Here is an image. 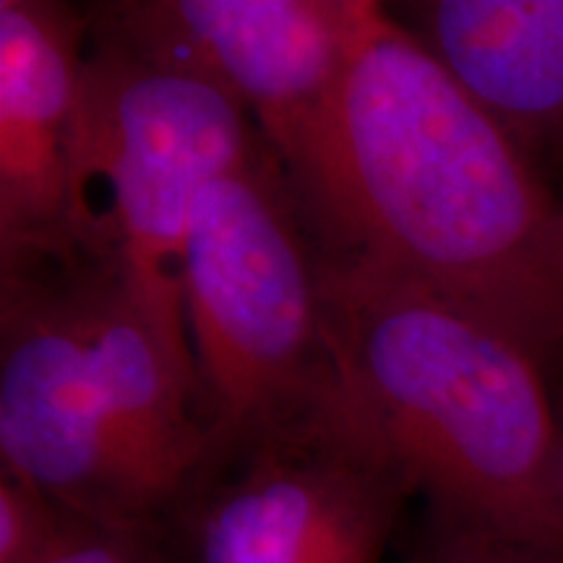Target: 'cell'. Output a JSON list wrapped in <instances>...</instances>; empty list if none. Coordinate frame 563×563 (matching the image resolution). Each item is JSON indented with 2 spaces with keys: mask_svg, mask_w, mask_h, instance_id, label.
I'll use <instances>...</instances> for the list:
<instances>
[{
  "mask_svg": "<svg viewBox=\"0 0 563 563\" xmlns=\"http://www.w3.org/2000/svg\"><path fill=\"white\" fill-rule=\"evenodd\" d=\"M334 256L407 277L545 363L563 352V203L412 32L373 5L277 150Z\"/></svg>",
  "mask_w": 563,
  "mask_h": 563,
  "instance_id": "cell-1",
  "label": "cell"
},
{
  "mask_svg": "<svg viewBox=\"0 0 563 563\" xmlns=\"http://www.w3.org/2000/svg\"><path fill=\"white\" fill-rule=\"evenodd\" d=\"M344 405L449 532L563 551L561 418L525 344L418 282L321 251Z\"/></svg>",
  "mask_w": 563,
  "mask_h": 563,
  "instance_id": "cell-2",
  "label": "cell"
},
{
  "mask_svg": "<svg viewBox=\"0 0 563 563\" xmlns=\"http://www.w3.org/2000/svg\"><path fill=\"white\" fill-rule=\"evenodd\" d=\"M183 302L211 462L298 426L340 394L321 251L269 141L201 191Z\"/></svg>",
  "mask_w": 563,
  "mask_h": 563,
  "instance_id": "cell-3",
  "label": "cell"
},
{
  "mask_svg": "<svg viewBox=\"0 0 563 563\" xmlns=\"http://www.w3.org/2000/svg\"><path fill=\"white\" fill-rule=\"evenodd\" d=\"M264 144L253 112L217 84L89 45L74 180L76 253L123 282L196 391L183 302L188 230L203 188Z\"/></svg>",
  "mask_w": 563,
  "mask_h": 563,
  "instance_id": "cell-4",
  "label": "cell"
},
{
  "mask_svg": "<svg viewBox=\"0 0 563 563\" xmlns=\"http://www.w3.org/2000/svg\"><path fill=\"white\" fill-rule=\"evenodd\" d=\"M70 256L0 269V467L91 525L152 534L162 506L89 350Z\"/></svg>",
  "mask_w": 563,
  "mask_h": 563,
  "instance_id": "cell-5",
  "label": "cell"
},
{
  "mask_svg": "<svg viewBox=\"0 0 563 563\" xmlns=\"http://www.w3.org/2000/svg\"><path fill=\"white\" fill-rule=\"evenodd\" d=\"M217 460L238 467L222 481L201 475L180 501L196 563H382L412 496L342 391L298 426Z\"/></svg>",
  "mask_w": 563,
  "mask_h": 563,
  "instance_id": "cell-6",
  "label": "cell"
},
{
  "mask_svg": "<svg viewBox=\"0 0 563 563\" xmlns=\"http://www.w3.org/2000/svg\"><path fill=\"white\" fill-rule=\"evenodd\" d=\"M87 24L89 45L230 91L274 152L321 100L352 30L311 0H89Z\"/></svg>",
  "mask_w": 563,
  "mask_h": 563,
  "instance_id": "cell-7",
  "label": "cell"
},
{
  "mask_svg": "<svg viewBox=\"0 0 563 563\" xmlns=\"http://www.w3.org/2000/svg\"><path fill=\"white\" fill-rule=\"evenodd\" d=\"M87 11L74 0L0 9V269L76 253Z\"/></svg>",
  "mask_w": 563,
  "mask_h": 563,
  "instance_id": "cell-8",
  "label": "cell"
},
{
  "mask_svg": "<svg viewBox=\"0 0 563 563\" xmlns=\"http://www.w3.org/2000/svg\"><path fill=\"white\" fill-rule=\"evenodd\" d=\"M415 24L530 157L563 152V0H415Z\"/></svg>",
  "mask_w": 563,
  "mask_h": 563,
  "instance_id": "cell-9",
  "label": "cell"
},
{
  "mask_svg": "<svg viewBox=\"0 0 563 563\" xmlns=\"http://www.w3.org/2000/svg\"><path fill=\"white\" fill-rule=\"evenodd\" d=\"M104 530L0 467V563H45Z\"/></svg>",
  "mask_w": 563,
  "mask_h": 563,
  "instance_id": "cell-10",
  "label": "cell"
},
{
  "mask_svg": "<svg viewBox=\"0 0 563 563\" xmlns=\"http://www.w3.org/2000/svg\"><path fill=\"white\" fill-rule=\"evenodd\" d=\"M412 563H563V551H543L477 538V534L449 532L446 540L415 555Z\"/></svg>",
  "mask_w": 563,
  "mask_h": 563,
  "instance_id": "cell-11",
  "label": "cell"
},
{
  "mask_svg": "<svg viewBox=\"0 0 563 563\" xmlns=\"http://www.w3.org/2000/svg\"><path fill=\"white\" fill-rule=\"evenodd\" d=\"M45 563H165L152 548L150 532L97 530L79 545Z\"/></svg>",
  "mask_w": 563,
  "mask_h": 563,
  "instance_id": "cell-12",
  "label": "cell"
},
{
  "mask_svg": "<svg viewBox=\"0 0 563 563\" xmlns=\"http://www.w3.org/2000/svg\"><path fill=\"white\" fill-rule=\"evenodd\" d=\"M311 3L319 5L327 16H332L334 21H340L342 26H347L350 30V26L355 24L365 11L373 9V5H378L382 0H311Z\"/></svg>",
  "mask_w": 563,
  "mask_h": 563,
  "instance_id": "cell-13",
  "label": "cell"
},
{
  "mask_svg": "<svg viewBox=\"0 0 563 563\" xmlns=\"http://www.w3.org/2000/svg\"><path fill=\"white\" fill-rule=\"evenodd\" d=\"M559 418H561V473H563V407L559 410Z\"/></svg>",
  "mask_w": 563,
  "mask_h": 563,
  "instance_id": "cell-14",
  "label": "cell"
},
{
  "mask_svg": "<svg viewBox=\"0 0 563 563\" xmlns=\"http://www.w3.org/2000/svg\"><path fill=\"white\" fill-rule=\"evenodd\" d=\"M16 3H21V0H0V9H11Z\"/></svg>",
  "mask_w": 563,
  "mask_h": 563,
  "instance_id": "cell-15",
  "label": "cell"
},
{
  "mask_svg": "<svg viewBox=\"0 0 563 563\" xmlns=\"http://www.w3.org/2000/svg\"><path fill=\"white\" fill-rule=\"evenodd\" d=\"M382 3H384V0H382Z\"/></svg>",
  "mask_w": 563,
  "mask_h": 563,
  "instance_id": "cell-16",
  "label": "cell"
}]
</instances>
